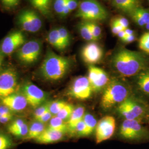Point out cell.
Masks as SVG:
<instances>
[{"instance_id": "cell-1", "label": "cell", "mask_w": 149, "mask_h": 149, "mask_svg": "<svg viewBox=\"0 0 149 149\" xmlns=\"http://www.w3.org/2000/svg\"><path fill=\"white\" fill-rule=\"evenodd\" d=\"M112 64L114 69L124 77H133L149 67L148 58L140 52L120 48L113 55Z\"/></svg>"}, {"instance_id": "cell-2", "label": "cell", "mask_w": 149, "mask_h": 149, "mask_svg": "<svg viewBox=\"0 0 149 149\" xmlns=\"http://www.w3.org/2000/svg\"><path fill=\"white\" fill-rule=\"evenodd\" d=\"M72 66L71 60L48 50L40 65L39 72L44 80L58 81L64 78Z\"/></svg>"}, {"instance_id": "cell-3", "label": "cell", "mask_w": 149, "mask_h": 149, "mask_svg": "<svg viewBox=\"0 0 149 149\" xmlns=\"http://www.w3.org/2000/svg\"><path fill=\"white\" fill-rule=\"evenodd\" d=\"M104 89L101 101L102 107L104 109L118 106L132 96L129 87L118 80L110 81Z\"/></svg>"}, {"instance_id": "cell-4", "label": "cell", "mask_w": 149, "mask_h": 149, "mask_svg": "<svg viewBox=\"0 0 149 149\" xmlns=\"http://www.w3.org/2000/svg\"><path fill=\"white\" fill-rule=\"evenodd\" d=\"M119 135L120 138L129 142L149 141V129L138 120H124L120 126Z\"/></svg>"}, {"instance_id": "cell-5", "label": "cell", "mask_w": 149, "mask_h": 149, "mask_svg": "<svg viewBox=\"0 0 149 149\" xmlns=\"http://www.w3.org/2000/svg\"><path fill=\"white\" fill-rule=\"evenodd\" d=\"M108 16L105 8L97 0H83L78 6L75 17L85 21H104Z\"/></svg>"}, {"instance_id": "cell-6", "label": "cell", "mask_w": 149, "mask_h": 149, "mask_svg": "<svg viewBox=\"0 0 149 149\" xmlns=\"http://www.w3.org/2000/svg\"><path fill=\"white\" fill-rule=\"evenodd\" d=\"M16 23L22 31L34 33L39 32L43 26L42 20L37 12L26 9L19 12Z\"/></svg>"}, {"instance_id": "cell-7", "label": "cell", "mask_w": 149, "mask_h": 149, "mask_svg": "<svg viewBox=\"0 0 149 149\" xmlns=\"http://www.w3.org/2000/svg\"><path fill=\"white\" fill-rule=\"evenodd\" d=\"M42 49V44L39 40L27 41L16 52L18 61L24 65H31L36 63L39 58Z\"/></svg>"}, {"instance_id": "cell-8", "label": "cell", "mask_w": 149, "mask_h": 149, "mask_svg": "<svg viewBox=\"0 0 149 149\" xmlns=\"http://www.w3.org/2000/svg\"><path fill=\"white\" fill-rule=\"evenodd\" d=\"M18 83V75L13 68L3 70L0 74V100L15 93Z\"/></svg>"}, {"instance_id": "cell-9", "label": "cell", "mask_w": 149, "mask_h": 149, "mask_svg": "<svg viewBox=\"0 0 149 149\" xmlns=\"http://www.w3.org/2000/svg\"><path fill=\"white\" fill-rule=\"evenodd\" d=\"M22 93L26 97L28 105L33 109L41 106L47 100V93L31 82L24 84Z\"/></svg>"}, {"instance_id": "cell-10", "label": "cell", "mask_w": 149, "mask_h": 149, "mask_svg": "<svg viewBox=\"0 0 149 149\" xmlns=\"http://www.w3.org/2000/svg\"><path fill=\"white\" fill-rule=\"evenodd\" d=\"M26 38L23 31H13L4 38L0 45V51L3 55H11L26 43Z\"/></svg>"}, {"instance_id": "cell-11", "label": "cell", "mask_w": 149, "mask_h": 149, "mask_svg": "<svg viewBox=\"0 0 149 149\" xmlns=\"http://www.w3.org/2000/svg\"><path fill=\"white\" fill-rule=\"evenodd\" d=\"M93 91L87 77L80 76L73 81L68 94L74 99L86 100L90 98Z\"/></svg>"}, {"instance_id": "cell-12", "label": "cell", "mask_w": 149, "mask_h": 149, "mask_svg": "<svg viewBox=\"0 0 149 149\" xmlns=\"http://www.w3.org/2000/svg\"><path fill=\"white\" fill-rule=\"evenodd\" d=\"M116 129V120L112 116H106L98 122L95 129V140L100 144L112 138Z\"/></svg>"}, {"instance_id": "cell-13", "label": "cell", "mask_w": 149, "mask_h": 149, "mask_svg": "<svg viewBox=\"0 0 149 149\" xmlns=\"http://www.w3.org/2000/svg\"><path fill=\"white\" fill-rule=\"evenodd\" d=\"M87 77L93 92L105 88L110 82L108 75L103 70L93 65L88 68Z\"/></svg>"}, {"instance_id": "cell-14", "label": "cell", "mask_w": 149, "mask_h": 149, "mask_svg": "<svg viewBox=\"0 0 149 149\" xmlns=\"http://www.w3.org/2000/svg\"><path fill=\"white\" fill-rule=\"evenodd\" d=\"M103 55L102 48L95 42L87 43L81 50V57L84 61L91 65L99 63L102 59Z\"/></svg>"}, {"instance_id": "cell-15", "label": "cell", "mask_w": 149, "mask_h": 149, "mask_svg": "<svg viewBox=\"0 0 149 149\" xmlns=\"http://www.w3.org/2000/svg\"><path fill=\"white\" fill-rule=\"evenodd\" d=\"M1 104L7 107L12 112H19L24 110L28 105L23 93L15 92L1 100Z\"/></svg>"}, {"instance_id": "cell-16", "label": "cell", "mask_w": 149, "mask_h": 149, "mask_svg": "<svg viewBox=\"0 0 149 149\" xmlns=\"http://www.w3.org/2000/svg\"><path fill=\"white\" fill-rule=\"evenodd\" d=\"M135 87L141 96L149 97V67L135 76Z\"/></svg>"}, {"instance_id": "cell-17", "label": "cell", "mask_w": 149, "mask_h": 149, "mask_svg": "<svg viewBox=\"0 0 149 149\" xmlns=\"http://www.w3.org/2000/svg\"><path fill=\"white\" fill-rule=\"evenodd\" d=\"M65 134L47 128L42 134L35 140V141L41 144L55 143L64 138Z\"/></svg>"}, {"instance_id": "cell-18", "label": "cell", "mask_w": 149, "mask_h": 149, "mask_svg": "<svg viewBox=\"0 0 149 149\" xmlns=\"http://www.w3.org/2000/svg\"><path fill=\"white\" fill-rule=\"evenodd\" d=\"M29 127L23 119H16L12 121L7 127L8 132L17 138H24L28 132Z\"/></svg>"}, {"instance_id": "cell-19", "label": "cell", "mask_w": 149, "mask_h": 149, "mask_svg": "<svg viewBox=\"0 0 149 149\" xmlns=\"http://www.w3.org/2000/svg\"><path fill=\"white\" fill-rule=\"evenodd\" d=\"M129 15L140 27H145L149 23V11L144 8L138 6Z\"/></svg>"}, {"instance_id": "cell-20", "label": "cell", "mask_w": 149, "mask_h": 149, "mask_svg": "<svg viewBox=\"0 0 149 149\" xmlns=\"http://www.w3.org/2000/svg\"><path fill=\"white\" fill-rule=\"evenodd\" d=\"M85 114V108L84 107L79 106L74 107V110L72 112L69 119L67 121L68 126L69 128V132L71 134L73 133L74 128L79 123L83 120Z\"/></svg>"}, {"instance_id": "cell-21", "label": "cell", "mask_w": 149, "mask_h": 149, "mask_svg": "<svg viewBox=\"0 0 149 149\" xmlns=\"http://www.w3.org/2000/svg\"><path fill=\"white\" fill-rule=\"evenodd\" d=\"M113 5L119 11L128 15L138 7L137 0H113Z\"/></svg>"}, {"instance_id": "cell-22", "label": "cell", "mask_w": 149, "mask_h": 149, "mask_svg": "<svg viewBox=\"0 0 149 149\" xmlns=\"http://www.w3.org/2000/svg\"><path fill=\"white\" fill-rule=\"evenodd\" d=\"M32 6L42 15L49 17L53 0H28Z\"/></svg>"}, {"instance_id": "cell-23", "label": "cell", "mask_w": 149, "mask_h": 149, "mask_svg": "<svg viewBox=\"0 0 149 149\" xmlns=\"http://www.w3.org/2000/svg\"><path fill=\"white\" fill-rule=\"evenodd\" d=\"M46 128L45 124L35 120V121L32 123L29 127L27 136L24 139L27 140H35L42 134Z\"/></svg>"}, {"instance_id": "cell-24", "label": "cell", "mask_w": 149, "mask_h": 149, "mask_svg": "<svg viewBox=\"0 0 149 149\" xmlns=\"http://www.w3.org/2000/svg\"><path fill=\"white\" fill-rule=\"evenodd\" d=\"M47 40L50 45L58 50L63 51L66 49L59 36L58 28H54L48 33Z\"/></svg>"}, {"instance_id": "cell-25", "label": "cell", "mask_w": 149, "mask_h": 149, "mask_svg": "<svg viewBox=\"0 0 149 149\" xmlns=\"http://www.w3.org/2000/svg\"><path fill=\"white\" fill-rule=\"evenodd\" d=\"M47 128L65 133L69 132L67 122L64 121L56 116H53V117L52 118L49 122V125Z\"/></svg>"}, {"instance_id": "cell-26", "label": "cell", "mask_w": 149, "mask_h": 149, "mask_svg": "<svg viewBox=\"0 0 149 149\" xmlns=\"http://www.w3.org/2000/svg\"><path fill=\"white\" fill-rule=\"evenodd\" d=\"M83 120L85 123L87 137L91 135L94 131H95L97 122L95 117L90 113H85Z\"/></svg>"}, {"instance_id": "cell-27", "label": "cell", "mask_w": 149, "mask_h": 149, "mask_svg": "<svg viewBox=\"0 0 149 149\" xmlns=\"http://www.w3.org/2000/svg\"><path fill=\"white\" fill-rule=\"evenodd\" d=\"M78 30L80 32L81 37L84 40L90 42L96 41L91 33L87 22L83 21L82 22H81L80 24H79Z\"/></svg>"}, {"instance_id": "cell-28", "label": "cell", "mask_w": 149, "mask_h": 149, "mask_svg": "<svg viewBox=\"0 0 149 149\" xmlns=\"http://www.w3.org/2000/svg\"><path fill=\"white\" fill-rule=\"evenodd\" d=\"M74 108V107L72 105L67 103V104L64 107L62 110L56 115V116L64 121L67 122L71 117Z\"/></svg>"}, {"instance_id": "cell-29", "label": "cell", "mask_w": 149, "mask_h": 149, "mask_svg": "<svg viewBox=\"0 0 149 149\" xmlns=\"http://www.w3.org/2000/svg\"><path fill=\"white\" fill-rule=\"evenodd\" d=\"M66 104L67 103L64 101H55L50 102L49 111L53 116H56Z\"/></svg>"}, {"instance_id": "cell-30", "label": "cell", "mask_w": 149, "mask_h": 149, "mask_svg": "<svg viewBox=\"0 0 149 149\" xmlns=\"http://www.w3.org/2000/svg\"><path fill=\"white\" fill-rule=\"evenodd\" d=\"M59 36L64 44L65 48H67L70 44L71 36L68 30L65 27H61L58 28Z\"/></svg>"}, {"instance_id": "cell-31", "label": "cell", "mask_w": 149, "mask_h": 149, "mask_svg": "<svg viewBox=\"0 0 149 149\" xmlns=\"http://www.w3.org/2000/svg\"><path fill=\"white\" fill-rule=\"evenodd\" d=\"M139 47L146 53L149 54V32L144 33L139 41Z\"/></svg>"}, {"instance_id": "cell-32", "label": "cell", "mask_w": 149, "mask_h": 149, "mask_svg": "<svg viewBox=\"0 0 149 149\" xmlns=\"http://www.w3.org/2000/svg\"><path fill=\"white\" fill-rule=\"evenodd\" d=\"M87 22L93 37L96 41L98 40L101 37L102 30L101 27H100V26L96 22Z\"/></svg>"}, {"instance_id": "cell-33", "label": "cell", "mask_w": 149, "mask_h": 149, "mask_svg": "<svg viewBox=\"0 0 149 149\" xmlns=\"http://www.w3.org/2000/svg\"><path fill=\"white\" fill-rule=\"evenodd\" d=\"M21 0H0L2 8L6 11L15 9L19 5Z\"/></svg>"}, {"instance_id": "cell-34", "label": "cell", "mask_w": 149, "mask_h": 149, "mask_svg": "<svg viewBox=\"0 0 149 149\" xmlns=\"http://www.w3.org/2000/svg\"><path fill=\"white\" fill-rule=\"evenodd\" d=\"M50 103V102H45L35 109V111L33 114L35 120H37L39 118L42 117L45 113L48 112L49 110Z\"/></svg>"}, {"instance_id": "cell-35", "label": "cell", "mask_w": 149, "mask_h": 149, "mask_svg": "<svg viewBox=\"0 0 149 149\" xmlns=\"http://www.w3.org/2000/svg\"><path fill=\"white\" fill-rule=\"evenodd\" d=\"M66 5V0H54V10L60 17H61Z\"/></svg>"}, {"instance_id": "cell-36", "label": "cell", "mask_w": 149, "mask_h": 149, "mask_svg": "<svg viewBox=\"0 0 149 149\" xmlns=\"http://www.w3.org/2000/svg\"><path fill=\"white\" fill-rule=\"evenodd\" d=\"M12 146V141L7 135L0 133V149H9Z\"/></svg>"}, {"instance_id": "cell-37", "label": "cell", "mask_w": 149, "mask_h": 149, "mask_svg": "<svg viewBox=\"0 0 149 149\" xmlns=\"http://www.w3.org/2000/svg\"><path fill=\"white\" fill-rule=\"evenodd\" d=\"M113 21L117 23L118 24L122 26L124 29L127 28L129 26V23L128 19L124 18V17H119L117 18H116Z\"/></svg>"}, {"instance_id": "cell-38", "label": "cell", "mask_w": 149, "mask_h": 149, "mask_svg": "<svg viewBox=\"0 0 149 149\" xmlns=\"http://www.w3.org/2000/svg\"><path fill=\"white\" fill-rule=\"evenodd\" d=\"M53 115L52 114L50 113V111L49 110L48 112L45 113L44 115H43L42 117L39 118L37 120L39 122L42 123L43 124H46L47 123L49 122L50 121V120L52 119V118L53 117Z\"/></svg>"}, {"instance_id": "cell-39", "label": "cell", "mask_w": 149, "mask_h": 149, "mask_svg": "<svg viewBox=\"0 0 149 149\" xmlns=\"http://www.w3.org/2000/svg\"><path fill=\"white\" fill-rule=\"evenodd\" d=\"M111 31L112 33L114 35H117L119 32L122 31L124 30V29L123 28L122 26H120L117 23L114 21H112L111 24Z\"/></svg>"}, {"instance_id": "cell-40", "label": "cell", "mask_w": 149, "mask_h": 149, "mask_svg": "<svg viewBox=\"0 0 149 149\" xmlns=\"http://www.w3.org/2000/svg\"><path fill=\"white\" fill-rule=\"evenodd\" d=\"M66 3L70 12L74 11L79 6L77 0H66Z\"/></svg>"}, {"instance_id": "cell-41", "label": "cell", "mask_w": 149, "mask_h": 149, "mask_svg": "<svg viewBox=\"0 0 149 149\" xmlns=\"http://www.w3.org/2000/svg\"><path fill=\"white\" fill-rule=\"evenodd\" d=\"M12 114H8L0 117V123L2 124H6L11 121L12 119Z\"/></svg>"}, {"instance_id": "cell-42", "label": "cell", "mask_w": 149, "mask_h": 149, "mask_svg": "<svg viewBox=\"0 0 149 149\" xmlns=\"http://www.w3.org/2000/svg\"><path fill=\"white\" fill-rule=\"evenodd\" d=\"M11 113H12V112L7 107L3 104L0 106V117Z\"/></svg>"}, {"instance_id": "cell-43", "label": "cell", "mask_w": 149, "mask_h": 149, "mask_svg": "<svg viewBox=\"0 0 149 149\" xmlns=\"http://www.w3.org/2000/svg\"><path fill=\"white\" fill-rule=\"evenodd\" d=\"M136 40V37L135 34L132 35V36H127L122 41L125 43H132L135 42Z\"/></svg>"}, {"instance_id": "cell-44", "label": "cell", "mask_w": 149, "mask_h": 149, "mask_svg": "<svg viewBox=\"0 0 149 149\" xmlns=\"http://www.w3.org/2000/svg\"><path fill=\"white\" fill-rule=\"evenodd\" d=\"M124 31L126 34V36H132V35L135 34V32L134 31V30L132 29H130L129 28L124 29Z\"/></svg>"}, {"instance_id": "cell-45", "label": "cell", "mask_w": 149, "mask_h": 149, "mask_svg": "<svg viewBox=\"0 0 149 149\" xmlns=\"http://www.w3.org/2000/svg\"><path fill=\"white\" fill-rule=\"evenodd\" d=\"M117 36L118 37H119V38H120L122 40H123L126 37V36H126V34H125V33L124 30H123L122 31L119 32Z\"/></svg>"}, {"instance_id": "cell-46", "label": "cell", "mask_w": 149, "mask_h": 149, "mask_svg": "<svg viewBox=\"0 0 149 149\" xmlns=\"http://www.w3.org/2000/svg\"><path fill=\"white\" fill-rule=\"evenodd\" d=\"M3 54L1 53V52L0 51V68L2 64L3 61Z\"/></svg>"}, {"instance_id": "cell-47", "label": "cell", "mask_w": 149, "mask_h": 149, "mask_svg": "<svg viewBox=\"0 0 149 149\" xmlns=\"http://www.w3.org/2000/svg\"><path fill=\"white\" fill-rule=\"evenodd\" d=\"M148 123H149V109H148V113H147V115H146V119H145Z\"/></svg>"}, {"instance_id": "cell-48", "label": "cell", "mask_w": 149, "mask_h": 149, "mask_svg": "<svg viewBox=\"0 0 149 149\" xmlns=\"http://www.w3.org/2000/svg\"><path fill=\"white\" fill-rule=\"evenodd\" d=\"M145 27H146V29L149 32V23L145 26Z\"/></svg>"}, {"instance_id": "cell-49", "label": "cell", "mask_w": 149, "mask_h": 149, "mask_svg": "<svg viewBox=\"0 0 149 149\" xmlns=\"http://www.w3.org/2000/svg\"><path fill=\"white\" fill-rule=\"evenodd\" d=\"M2 71H3V70L1 69V68H0V74H1V72H2Z\"/></svg>"}]
</instances>
